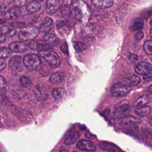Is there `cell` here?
Returning a JSON list of instances; mask_svg holds the SVG:
<instances>
[{
    "mask_svg": "<svg viewBox=\"0 0 152 152\" xmlns=\"http://www.w3.org/2000/svg\"><path fill=\"white\" fill-rule=\"evenodd\" d=\"M128 83L131 86H135L138 84L140 81V78L139 77L135 75H131L128 78Z\"/></svg>",
    "mask_w": 152,
    "mask_h": 152,
    "instance_id": "cell-33",
    "label": "cell"
},
{
    "mask_svg": "<svg viewBox=\"0 0 152 152\" xmlns=\"http://www.w3.org/2000/svg\"><path fill=\"white\" fill-rule=\"evenodd\" d=\"M79 137H80V134L78 132H74L72 134H70L69 136L65 138L64 142L65 145L72 144L78 139Z\"/></svg>",
    "mask_w": 152,
    "mask_h": 152,
    "instance_id": "cell-28",
    "label": "cell"
},
{
    "mask_svg": "<svg viewBox=\"0 0 152 152\" xmlns=\"http://www.w3.org/2000/svg\"><path fill=\"white\" fill-rule=\"evenodd\" d=\"M64 74L61 72H58L52 74L50 78L49 81L52 84H59L63 82L64 80Z\"/></svg>",
    "mask_w": 152,
    "mask_h": 152,
    "instance_id": "cell-24",
    "label": "cell"
},
{
    "mask_svg": "<svg viewBox=\"0 0 152 152\" xmlns=\"http://www.w3.org/2000/svg\"><path fill=\"white\" fill-rule=\"evenodd\" d=\"M151 86H150V87H149V90H148V91H150V93H151Z\"/></svg>",
    "mask_w": 152,
    "mask_h": 152,
    "instance_id": "cell-48",
    "label": "cell"
},
{
    "mask_svg": "<svg viewBox=\"0 0 152 152\" xmlns=\"http://www.w3.org/2000/svg\"><path fill=\"white\" fill-rule=\"evenodd\" d=\"M21 61V57L20 56H14L8 62V66L11 72L13 74L16 75L21 72L23 69Z\"/></svg>",
    "mask_w": 152,
    "mask_h": 152,
    "instance_id": "cell-8",
    "label": "cell"
},
{
    "mask_svg": "<svg viewBox=\"0 0 152 152\" xmlns=\"http://www.w3.org/2000/svg\"><path fill=\"white\" fill-rule=\"evenodd\" d=\"M59 152H69L68 150L66 149H65V148H63V149H61Z\"/></svg>",
    "mask_w": 152,
    "mask_h": 152,
    "instance_id": "cell-47",
    "label": "cell"
},
{
    "mask_svg": "<svg viewBox=\"0 0 152 152\" xmlns=\"http://www.w3.org/2000/svg\"><path fill=\"white\" fill-rule=\"evenodd\" d=\"M52 23L53 21L50 18H45L40 26V30L43 33L49 32L52 26Z\"/></svg>",
    "mask_w": 152,
    "mask_h": 152,
    "instance_id": "cell-22",
    "label": "cell"
},
{
    "mask_svg": "<svg viewBox=\"0 0 152 152\" xmlns=\"http://www.w3.org/2000/svg\"><path fill=\"white\" fill-rule=\"evenodd\" d=\"M28 46L30 49L33 50H38L39 51L42 50H51L52 49V46L48 45L46 42L40 40H33L28 43Z\"/></svg>",
    "mask_w": 152,
    "mask_h": 152,
    "instance_id": "cell-10",
    "label": "cell"
},
{
    "mask_svg": "<svg viewBox=\"0 0 152 152\" xmlns=\"http://www.w3.org/2000/svg\"><path fill=\"white\" fill-rule=\"evenodd\" d=\"M61 50L65 54H68V48L66 43H64L61 46Z\"/></svg>",
    "mask_w": 152,
    "mask_h": 152,
    "instance_id": "cell-38",
    "label": "cell"
},
{
    "mask_svg": "<svg viewBox=\"0 0 152 152\" xmlns=\"http://www.w3.org/2000/svg\"><path fill=\"white\" fill-rule=\"evenodd\" d=\"M44 40L51 46H56L59 43V39L53 34H47L43 36Z\"/></svg>",
    "mask_w": 152,
    "mask_h": 152,
    "instance_id": "cell-23",
    "label": "cell"
},
{
    "mask_svg": "<svg viewBox=\"0 0 152 152\" xmlns=\"http://www.w3.org/2000/svg\"><path fill=\"white\" fill-rule=\"evenodd\" d=\"M41 8V4L39 2L36 1H33L29 2L26 7L27 11L28 12L33 13L38 11Z\"/></svg>",
    "mask_w": 152,
    "mask_h": 152,
    "instance_id": "cell-25",
    "label": "cell"
},
{
    "mask_svg": "<svg viewBox=\"0 0 152 152\" xmlns=\"http://www.w3.org/2000/svg\"><path fill=\"white\" fill-rule=\"evenodd\" d=\"M26 94V92L21 89H14L11 91V96L15 100H21L25 96Z\"/></svg>",
    "mask_w": 152,
    "mask_h": 152,
    "instance_id": "cell-30",
    "label": "cell"
},
{
    "mask_svg": "<svg viewBox=\"0 0 152 152\" xmlns=\"http://www.w3.org/2000/svg\"><path fill=\"white\" fill-rule=\"evenodd\" d=\"M130 87L121 83H116L113 84L111 94L115 97H121L126 95L130 91Z\"/></svg>",
    "mask_w": 152,
    "mask_h": 152,
    "instance_id": "cell-6",
    "label": "cell"
},
{
    "mask_svg": "<svg viewBox=\"0 0 152 152\" xmlns=\"http://www.w3.org/2000/svg\"><path fill=\"white\" fill-rule=\"evenodd\" d=\"M20 82L24 86H27L30 84V80L26 76H22L20 79Z\"/></svg>",
    "mask_w": 152,
    "mask_h": 152,
    "instance_id": "cell-35",
    "label": "cell"
},
{
    "mask_svg": "<svg viewBox=\"0 0 152 152\" xmlns=\"http://www.w3.org/2000/svg\"><path fill=\"white\" fill-rule=\"evenodd\" d=\"M151 64L147 62H140L135 66V71L141 75H145L151 71Z\"/></svg>",
    "mask_w": 152,
    "mask_h": 152,
    "instance_id": "cell-11",
    "label": "cell"
},
{
    "mask_svg": "<svg viewBox=\"0 0 152 152\" xmlns=\"http://www.w3.org/2000/svg\"><path fill=\"white\" fill-rule=\"evenodd\" d=\"M143 79L146 82L151 81V71L149 73L144 75V76L143 77Z\"/></svg>",
    "mask_w": 152,
    "mask_h": 152,
    "instance_id": "cell-39",
    "label": "cell"
},
{
    "mask_svg": "<svg viewBox=\"0 0 152 152\" xmlns=\"http://www.w3.org/2000/svg\"><path fill=\"white\" fill-rule=\"evenodd\" d=\"M33 92L35 98L39 102H43L48 98V94L47 90L46 88L41 84L36 85L33 87Z\"/></svg>",
    "mask_w": 152,
    "mask_h": 152,
    "instance_id": "cell-9",
    "label": "cell"
},
{
    "mask_svg": "<svg viewBox=\"0 0 152 152\" xmlns=\"http://www.w3.org/2000/svg\"><path fill=\"white\" fill-rule=\"evenodd\" d=\"M109 112H110V110L108 109H106L105 110H104L103 112H102V113H101V115L103 116V117H107L108 115H109Z\"/></svg>",
    "mask_w": 152,
    "mask_h": 152,
    "instance_id": "cell-44",
    "label": "cell"
},
{
    "mask_svg": "<svg viewBox=\"0 0 152 152\" xmlns=\"http://www.w3.org/2000/svg\"><path fill=\"white\" fill-rule=\"evenodd\" d=\"M0 32L3 36H6L9 37H12L16 34L15 29L13 27L8 25L2 26L0 27Z\"/></svg>",
    "mask_w": 152,
    "mask_h": 152,
    "instance_id": "cell-18",
    "label": "cell"
},
{
    "mask_svg": "<svg viewBox=\"0 0 152 152\" xmlns=\"http://www.w3.org/2000/svg\"><path fill=\"white\" fill-rule=\"evenodd\" d=\"M144 49L148 55H151L152 54V42L151 40H147L144 43Z\"/></svg>",
    "mask_w": 152,
    "mask_h": 152,
    "instance_id": "cell-34",
    "label": "cell"
},
{
    "mask_svg": "<svg viewBox=\"0 0 152 152\" xmlns=\"http://www.w3.org/2000/svg\"><path fill=\"white\" fill-rule=\"evenodd\" d=\"M144 26V20L141 17L134 18L130 24V28L132 30H138L142 28Z\"/></svg>",
    "mask_w": 152,
    "mask_h": 152,
    "instance_id": "cell-21",
    "label": "cell"
},
{
    "mask_svg": "<svg viewBox=\"0 0 152 152\" xmlns=\"http://www.w3.org/2000/svg\"><path fill=\"white\" fill-rule=\"evenodd\" d=\"M99 147L102 150L108 151L110 152H124L117 145L108 142H100L99 143Z\"/></svg>",
    "mask_w": 152,
    "mask_h": 152,
    "instance_id": "cell-14",
    "label": "cell"
},
{
    "mask_svg": "<svg viewBox=\"0 0 152 152\" xmlns=\"http://www.w3.org/2000/svg\"><path fill=\"white\" fill-rule=\"evenodd\" d=\"M23 64L29 70H35L42 64V60L40 58L33 53H28L23 58Z\"/></svg>",
    "mask_w": 152,
    "mask_h": 152,
    "instance_id": "cell-5",
    "label": "cell"
},
{
    "mask_svg": "<svg viewBox=\"0 0 152 152\" xmlns=\"http://www.w3.org/2000/svg\"><path fill=\"white\" fill-rule=\"evenodd\" d=\"M149 97L147 95H143L139 97L134 103L133 106L134 107H141L144 105L147 104L149 102Z\"/></svg>",
    "mask_w": 152,
    "mask_h": 152,
    "instance_id": "cell-26",
    "label": "cell"
},
{
    "mask_svg": "<svg viewBox=\"0 0 152 152\" xmlns=\"http://www.w3.org/2000/svg\"><path fill=\"white\" fill-rule=\"evenodd\" d=\"M56 26L59 33L62 36H67L71 31V24L68 20H64L59 21Z\"/></svg>",
    "mask_w": 152,
    "mask_h": 152,
    "instance_id": "cell-13",
    "label": "cell"
},
{
    "mask_svg": "<svg viewBox=\"0 0 152 152\" xmlns=\"http://www.w3.org/2000/svg\"><path fill=\"white\" fill-rule=\"evenodd\" d=\"M71 2L69 1H64L61 7V13L65 15L69 16L70 14V5Z\"/></svg>",
    "mask_w": 152,
    "mask_h": 152,
    "instance_id": "cell-29",
    "label": "cell"
},
{
    "mask_svg": "<svg viewBox=\"0 0 152 152\" xmlns=\"http://www.w3.org/2000/svg\"><path fill=\"white\" fill-rule=\"evenodd\" d=\"M12 52L8 49L6 48H0V58L1 59H5L11 56Z\"/></svg>",
    "mask_w": 152,
    "mask_h": 152,
    "instance_id": "cell-31",
    "label": "cell"
},
{
    "mask_svg": "<svg viewBox=\"0 0 152 152\" xmlns=\"http://www.w3.org/2000/svg\"><path fill=\"white\" fill-rule=\"evenodd\" d=\"M73 46L75 50L77 52H80L85 50L87 48V46L84 43L80 42H73Z\"/></svg>",
    "mask_w": 152,
    "mask_h": 152,
    "instance_id": "cell-32",
    "label": "cell"
},
{
    "mask_svg": "<svg viewBox=\"0 0 152 152\" xmlns=\"http://www.w3.org/2000/svg\"><path fill=\"white\" fill-rule=\"evenodd\" d=\"M7 103V99L2 90H0V106H2Z\"/></svg>",
    "mask_w": 152,
    "mask_h": 152,
    "instance_id": "cell-36",
    "label": "cell"
},
{
    "mask_svg": "<svg viewBox=\"0 0 152 152\" xmlns=\"http://www.w3.org/2000/svg\"><path fill=\"white\" fill-rule=\"evenodd\" d=\"M91 2L97 8L104 9L108 8L113 5V1L110 0H93L91 1Z\"/></svg>",
    "mask_w": 152,
    "mask_h": 152,
    "instance_id": "cell-19",
    "label": "cell"
},
{
    "mask_svg": "<svg viewBox=\"0 0 152 152\" xmlns=\"http://www.w3.org/2000/svg\"><path fill=\"white\" fill-rule=\"evenodd\" d=\"M5 4H0V16L3 14L5 10Z\"/></svg>",
    "mask_w": 152,
    "mask_h": 152,
    "instance_id": "cell-45",
    "label": "cell"
},
{
    "mask_svg": "<svg viewBox=\"0 0 152 152\" xmlns=\"http://www.w3.org/2000/svg\"><path fill=\"white\" fill-rule=\"evenodd\" d=\"M14 3L17 6L16 7L18 8V7H23L24 5H26L27 3V1H14Z\"/></svg>",
    "mask_w": 152,
    "mask_h": 152,
    "instance_id": "cell-37",
    "label": "cell"
},
{
    "mask_svg": "<svg viewBox=\"0 0 152 152\" xmlns=\"http://www.w3.org/2000/svg\"><path fill=\"white\" fill-rule=\"evenodd\" d=\"M6 62L4 59L0 58V71H2L6 67Z\"/></svg>",
    "mask_w": 152,
    "mask_h": 152,
    "instance_id": "cell-42",
    "label": "cell"
},
{
    "mask_svg": "<svg viewBox=\"0 0 152 152\" xmlns=\"http://www.w3.org/2000/svg\"><path fill=\"white\" fill-rule=\"evenodd\" d=\"M8 49L14 52H23L27 49V45L21 42H14L11 43L8 46Z\"/></svg>",
    "mask_w": 152,
    "mask_h": 152,
    "instance_id": "cell-15",
    "label": "cell"
},
{
    "mask_svg": "<svg viewBox=\"0 0 152 152\" xmlns=\"http://www.w3.org/2000/svg\"><path fill=\"white\" fill-rule=\"evenodd\" d=\"M73 152H76V151H73Z\"/></svg>",
    "mask_w": 152,
    "mask_h": 152,
    "instance_id": "cell-49",
    "label": "cell"
},
{
    "mask_svg": "<svg viewBox=\"0 0 152 152\" xmlns=\"http://www.w3.org/2000/svg\"><path fill=\"white\" fill-rule=\"evenodd\" d=\"M144 37V33L142 31H138L135 34V37L138 40H141Z\"/></svg>",
    "mask_w": 152,
    "mask_h": 152,
    "instance_id": "cell-43",
    "label": "cell"
},
{
    "mask_svg": "<svg viewBox=\"0 0 152 152\" xmlns=\"http://www.w3.org/2000/svg\"><path fill=\"white\" fill-rule=\"evenodd\" d=\"M103 30V27L93 24L87 23L81 27V31L86 36H91L99 34Z\"/></svg>",
    "mask_w": 152,
    "mask_h": 152,
    "instance_id": "cell-7",
    "label": "cell"
},
{
    "mask_svg": "<svg viewBox=\"0 0 152 152\" xmlns=\"http://www.w3.org/2000/svg\"><path fill=\"white\" fill-rule=\"evenodd\" d=\"M5 84H6V81L5 78L2 76L0 75V90H2V88L5 86Z\"/></svg>",
    "mask_w": 152,
    "mask_h": 152,
    "instance_id": "cell-41",
    "label": "cell"
},
{
    "mask_svg": "<svg viewBox=\"0 0 152 152\" xmlns=\"http://www.w3.org/2000/svg\"><path fill=\"white\" fill-rule=\"evenodd\" d=\"M52 96L56 102H60L65 96L66 91L64 88H55L52 90Z\"/></svg>",
    "mask_w": 152,
    "mask_h": 152,
    "instance_id": "cell-20",
    "label": "cell"
},
{
    "mask_svg": "<svg viewBox=\"0 0 152 152\" xmlns=\"http://www.w3.org/2000/svg\"><path fill=\"white\" fill-rule=\"evenodd\" d=\"M151 109L149 106H142L141 107H138V109H135V113L141 117H145L148 115V114L150 113Z\"/></svg>",
    "mask_w": 152,
    "mask_h": 152,
    "instance_id": "cell-27",
    "label": "cell"
},
{
    "mask_svg": "<svg viewBox=\"0 0 152 152\" xmlns=\"http://www.w3.org/2000/svg\"><path fill=\"white\" fill-rule=\"evenodd\" d=\"M5 40V37L0 33V43H3Z\"/></svg>",
    "mask_w": 152,
    "mask_h": 152,
    "instance_id": "cell-46",
    "label": "cell"
},
{
    "mask_svg": "<svg viewBox=\"0 0 152 152\" xmlns=\"http://www.w3.org/2000/svg\"><path fill=\"white\" fill-rule=\"evenodd\" d=\"M59 7V1L56 0H48L46 2V10L49 14L55 13Z\"/></svg>",
    "mask_w": 152,
    "mask_h": 152,
    "instance_id": "cell-17",
    "label": "cell"
},
{
    "mask_svg": "<svg viewBox=\"0 0 152 152\" xmlns=\"http://www.w3.org/2000/svg\"><path fill=\"white\" fill-rule=\"evenodd\" d=\"M39 33L38 28L33 25H29L22 28L18 33V37L22 40H29L36 38Z\"/></svg>",
    "mask_w": 152,
    "mask_h": 152,
    "instance_id": "cell-3",
    "label": "cell"
},
{
    "mask_svg": "<svg viewBox=\"0 0 152 152\" xmlns=\"http://www.w3.org/2000/svg\"><path fill=\"white\" fill-rule=\"evenodd\" d=\"M129 59L132 62H135L136 61H138V56L137 55H135V54H131L129 56Z\"/></svg>",
    "mask_w": 152,
    "mask_h": 152,
    "instance_id": "cell-40",
    "label": "cell"
},
{
    "mask_svg": "<svg viewBox=\"0 0 152 152\" xmlns=\"http://www.w3.org/2000/svg\"><path fill=\"white\" fill-rule=\"evenodd\" d=\"M38 54L44 58L48 64L52 67H58L61 64V60L56 53L51 50L39 51Z\"/></svg>",
    "mask_w": 152,
    "mask_h": 152,
    "instance_id": "cell-4",
    "label": "cell"
},
{
    "mask_svg": "<svg viewBox=\"0 0 152 152\" xmlns=\"http://www.w3.org/2000/svg\"><path fill=\"white\" fill-rule=\"evenodd\" d=\"M21 14V11L18 7H13L6 11L3 16L7 20H14L18 18Z\"/></svg>",
    "mask_w": 152,
    "mask_h": 152,
    "instance_id": "cell-16",
    "label": "cell"
},
{
    "mask_svg": "<svg viewBox=\"0 0 152 152\" xmlns=\"http://www.w3.org/2000/svg\"><path fill=\"white\" fill-rule=\"evenodd\" d=\"M77 148L80 150L87 151H95L96 150V145L93 142L84 140L78 142Z\"/></svg>",
    "mask_w": 152,
    "mask_h": 152,
    "instance_id": "cell-12",
    "label": "cell"
},
{
    "mask_svg": "<svg viewBox=\"0 0 152 152\" xmlns=\"http://www.w3.org/2000/svg\"><path fill=\"white\" fill-rule=\"evenodd\" d=\"M70 14L76 20L86 23L91 17V11L88 5L82 0H75L70 5Z\"/></svg>",
    "mask_w": 152,
    "mask_h": 152,
    "instance_id": "cell-1",
    "label": "cell"
},
{
    "mask_svg": "<svg viewBox=\"0 0 152 152\" xmlns=\"http://www.w3.org/2000/svg\"><path fill=\"white\" fill-rule=\"evenodd\" d=\"M131 107L127 101H121L115 107L112 116L116 119H123L129 113Z\"/></svg>",
    "mask_w": 152,
    "mask_h": 152,
    "instance_id": "cell-2",
    "label": "cell"
}]
</instances>
